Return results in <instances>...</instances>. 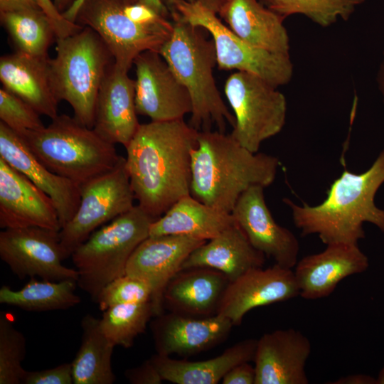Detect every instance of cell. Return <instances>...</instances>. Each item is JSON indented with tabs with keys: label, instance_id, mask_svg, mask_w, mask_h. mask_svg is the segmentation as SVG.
Listing matches in <instances>:
<instances>
[{
	"label": "cell",
	"instance_id": "6da1fadb",
	"mask_svg": "<svg viewBox=\"0 0 384 384\" xmlns=\"http://www.w3.org/2000/svg\"><path fill=\"white\" fill-rule=\"evenodd\" d=\"M198 130L183 119L140 124L126 148L135 200L154 219L191 194V154Z\"/></svg>",
	"mask_w": 384,
	"mask_h": 384
},
{
	"label": "cell",
	"instance_id": "7a4b0ae2",
	"mask_svg": "<svg viewBox=\"0 0 384 384\" xmlns=\"http://www.w3.org/2000/svg\"><path fill=\"white\" fill-rule=\"evenodd\" d=\"M384 183V148L364 172L345 169L327 191L325 200L316 206L283 202L292 211L294 225L302 236L316 234L326 245L336 243L358 245L365 238V223L384 233V209L375 197Z\"/></svg>",
	"mask_w": 384,
	"mask_h": 384
},
{
	"label": "cell",
	"instance_id": "3957f363",
	"mask_svg": "<svg viewBox=\"0 0 384 384\" xmlns=\"http://www.w3.org/2000/svg\"><path fill=\"white\" fill-rule=\"evenodd\" d=\"M280 165L277 157L254 153L231 135L199 131L191 154V195L219 210L231 213L248 188L270 186Z\"/></svg>",
	"mask_w": 384,
	"mask_h": 384
},
{
	"label": "cell",
	"instance_id": "277c9868",
	"mask_svg": "<svg viewBox=\"0 0 384 384\" xmlns=\"http://www.w3.org/2000/svg\"><path fill=\"white\" fill-rule=\"evenodd\" d=\"M173 31L159 53L189 92L192 110L189 124L198 131L210 130L215 124L225 132L233 128L235 118L223 100L215 84L213 68L217 64L214 42L207 39L203 28L169 13Z\"/></svg>",
	"mask_w": 384,
	"mask_h": 384
},
{
	"label": "cell",
	"instance_id": "5b68a950",
	"mask_svg": "<svg viewBox=\"0 0 384 384\" xmlns=\"http://www.w3.org/2000/svg\"><path fill=\"white\" fill-rule=\"evenodd\" d=\"M21 137L49 170L79 186L112 169L121 157L114 144L64 114Z\"/></svg>",
	"mask_w": 384,
	"mask_h": 384
},
{
	"label": "cell",
	"instance_id": "8992f818",
	"mask_svg": "<svg viewBox=\"0 0 384 384\" xmlns=\"http://www.w3.org/2000/svg\"><path fill=\"white\" fill-rule=\"evenodd\" d=\"M56 43V55L50 59V67L58 100L68 102L74 117L93 129L98 92L114 60L100 36L88 26Z\"/></svg>",
	"mask_w": 384,
	"mask_h": 384
},
{
	"label": "cell",
	"instance_id": "52a82bcc",
	"mask_svg": "<svg viewBox=\"0 0 384 384\" xmlns=\"http://www.w3.org/2000/svg\"><path fill=\"white\" fill-rule=\"evenodd\" d=\"M156 220L139 205L101 226L71 255L78 286L95 302L102 288L126 273L129 258Z\"/></svg>",
	"mask_w": 384,
	"mask_h": 384
},
{
	"label": "cell",
	"instance_id": "ba28073f",
	"mask_svg": "<svg viewBox=\"0 0 384 384\" xmlns=\"http://www.w3.org/2000/svg\"><path fill=\"white\" fill-rule=\"evenodd\" d=\"M169 12L210 33L220 70L252 73L276 87L288 84L293 75L289 55L272 53L246 43L218 18L217 14L196 1L162 0Z\"/></svg>",
	"mask_w": 384,
	"mask_h": 384
},
{
	"label": "cell",
	"instance_id": "9c48e42d",
	"mask_svg": "<svg viewBox=\"0 0 384 384\" xmlns=\"http://www.w3.org/2000/svg\"><path fill=\"white\" fill-rule=\"evenodd\" d=\"M224 92L235 118L230 135L257 153L266 139L279 134L287 116L284 95L250 73L236 71L226 80Z\"/></svg>",
	"mask_w": 384,
	"mask_h": 384
},
{
	"label": "cell",
	"instance_id": "30bf717a",
	"mask_svg": "<svg viewBox=\"0 0 384 384\" xmlns=\"http://www.w3.org/2000/svg\"><path fill=\"white\" fill-rule=\"evenodd\" d=\"M127 0H84L75 23L88 26L102 38L114 60V65L129 71L140 53L152 50L159 53L173 31V23L143 25L131 20L124 12Z\"/></svg>",
	"mask_w": 384,
	"mask_h": 384
},
{
	"label": "cell",
	"instance_id": "8fae6325",
	"mask_svg": "<svg viewBox=\"0 0 384 384\" xmlns=\"http://www.w3.org/2000/svg\"><path fill=\"white\" fill-rule=\"evenodd\" d=\"M134 200L122 156L112 169L82 184L77 211L59 231L64 260L99 227L131 210Z\"/></svg>",
	"mask_w": 384,
	"mask_h": 384
},
{
	"label": "cell",
	"instance_id": "7c38bea8",
	"mask_svg": "<svg viewBox=\"0 0 384 384\" xmlns=\"http://www.w3.org/2000/svg\"><path fill=\"white\" fill-rule=\"evenodd\" d=\"M0 257L20 279L78 280V272L63 265L59 231L40 227L0 232Z\"/></svg>",
	"mask_w": 384,
	"mask_h": 384
},
{
	"label": "cell",
	"instance_id": "4fadbf2b",
	"mask_svg": "<svg viewBox=\"0 0 384 384\" xmlns=\"http://www.w3.org/2000/svg\"><path fill=\"white\" fill-rule=\"evenodd\" d=\"M136 67L135 105L139 114L151 121L183 119L191 114L188 91L156 51L147 50L134 59Z\"/></svg>",
	"mask_w": 384,
	"mask_h": 384
},
{
	"label": "cell",
	"instance_id": "5bb4252c",
	"mask_svg": "<svg viewBox=\"0 0 384 384\" xmlns=\"http://www.w3.org/2000/svg\"><path fill=\"white\" fill-rule=\"evenodd\" d=\"M206 242L184 235L149 236L136 248L125 274L149 285L154 316L163 313V296L169 281L181 270L189 255Z\"/></svg>",
	"mask_w": 384,
	"mask_h": 384
},
{
	"label": "cell",
	"instance_id": "9a60e30c",
	"mask_svg": "<svg viewBox=\"0 0 384 384\" xmlns=\"http://www.w3.org/2000/svg\"><path fill=\"white\" fill-rule=\"evenodd\" d=\"M264 188L256 186L245 191L231 214L256 250L275 264L292 269L297 263L299 241L291 230L274 220L265 202Z\"/></svg>",
	"mask_w": 384,
	"mask_h": 384
},
{
	"label": "cell",
	"instance_id": "2e32d148",
	"mask_svg": "<svg viewBox=\"0 0 384 384\" xmlns=\"http://www.w3.org/2000/svg\"><path fill=\"white\" fill-rule=\"evenodd\" d=\"M297 296L299 289L292 269L274 263L266 269H252L230 282L217 314L228 318L233 326H238L252 309Z\"/></svg>",
	"mask_w": 384,
	"mask_h": 384
},
{
	"label": "cell",
	"instance_id": "e0dca14e",
	"mask_svg": "<svg viewBox=\"0 0 384 384\" xmlns=\"http://www.w3.org/2000/svg\"><path fill=\"white\" fill-rule=\"evenodd\" d=\"M233 323L215 314L197 317L174 311L156 316L151 330L156 353L188 357L208 351L223 342Z\"/></svg>",
	"mask_w": 384,
	"mask_h": 384
},
{
	"label": "cell",
	"instance_id": "ac0fdd59",
	"mask_svg": "<svg viewBox=\"0 0 384 384\" xmlns=\"http://www.w3.org/2000/svg\"><path fill=\"white\" fill-rule=\"evenodd\" d=\"M0 227H40L60 231L51 198L0 158Z\"/></svg>",
	"mask_w": 384,
	"mask_h": 384
},
{
	"label": "cell",
	"instance_id": "d6986e66",
	"mask_svg": "<svg viewBox=\"0 0 384 384\" xmlns=\"http://www.w3.org/2000/svg\"><path fill=\"white\" fill-rule=\"evenodd\" d=\"M0 158L51 198L61 228L73 218L80 201V186L49 170L33 154L24 139L1 122Z\"/></svg>",
	"mask_w": 384,
	"mask_h": 384
},
{
	"label": "cell",
	"instance_id": "ffe728a7",
	"mask_svg": "<svg viewBox=\"0 0 384 384\" xmlns=\"http://www.w3.org/2000/svg\"><path fill=\"white\" fill-rule=\"evenodd\" d=\"M311 351L310 341L297 329L263 334L253 361L255 384H308L305 366Z\"/></svg>",
	"mask_w": 384,
	"mask_h": 384
},
{
	"label": "cell",
	"instance_id": "44dd1931",
	"mask_svg": "<svg viewBox=\"0 0 384 384\" xmlns=\"http://www.w3.org/2000/svg\"><path fill=\"white\" fill-rule=\"evenodd\" d=\"M368 267V258L358 245L336 243L304 256L296 264L294 273L299 296L317 299L329 296L339 282L364 272Z\"/></svg>",
	"mask_w": 384,
	"mask_h": 384
},
{
	"label": "cell",
	"instance_id": "7402d4cb",
	"mask_svg": "<svg viewBox=\"0 0 384 384\" xmlns=\"http://www.w3.org/2000/svg\"><path fill=\"white\" fill-rule=\"evenodd\" d=\"M137 114L135 80L114 63L98 92L93 129L107 142L127 147L140 125Z\"/></svg>",
	"mask_w": 384,
	"mask_h": 384
},
{
	"label": "cell",
	"instance_id": "603a6c76",
	"mask_svg": "<svg viewBox=\"0 0 384 384\" xmlns=\"http://www.w3.org/2000/svg\"><path fill=\"white\" fill-rule=\"evenodd\" d=\"M50 59L18 51L2 55L0 80L3 87L52 119L58 114L59 100L53 84Z\"/></svg>",
	"mask_w": 384,
	"mask_h": 384
},
{
	"label": "cell",
	"instance_id": "cb8c5ba5",
	"mask_svg": "<svg viewBox=\"0 0 384 384\" xmlns=\"http://www.w3.org/2000/svg\"><path fill=\"white\" fill-rule=\"evenodd\" d=\"M230 282L223 273L212 268L181 270L165 288L164 306L193 316L215 315Z\"/></svg>",
	"mask_w": 384,
	"mask_h": 384
},
{
	"label": "cell",
	"instance_id": "d4e9b609",
	"mask_svg": "<svg viewBox=\"0 0 384 384\" xmlns=\"http://www.w3.org/2000/svg\"><path fill=\"white\" fill-rule=\"evenodd\" d=\"M218 14L235 34L250 45L289 55V37L283 24L284 18L259 0H230Z\"/></svg>",
	"mask_w": 384,
	"mask_h": 384
},
{
	"label": "cell",
	"instance_id": "484cf974",
	"mask_svg": "<svg viewBox=\"0 0 384 384\" xmlns=\"http://www.w3.org/2000/svg\"><path fill=\"white\" fill-rule=\"evenodd\" d=\"M265 259L235 222L194 250L181 270L209 267L223 273L233 282L252 269L263 267Z\"/></svg>",
	"mask_w": 384,
	"mask_h": 384
},
{
	"label": "cell",
	"instance_id": "4316f807",
	"mask_svg": "<svg viewBox=\"0 0 384 384\" xmlns=\"http://www.w3.org/2000/svg\"><path fill=\"white\" fill-rule=\"evenodd\" d=\"M257 343V339H245L218 356L201 361L177 360L157 353L151 360L163 380L175 384H216L236 365L253 361Z\"/></svg>",
	"mask_w": 384,
	"mask_h": 384
},
{
	"label": "cell",
	"instance_id": "83f0119b",
	"mask_svg": "<svg viewBox=\"0 0 384 384\" xmlns=\"http://www.w3.org/2000/svg\"><path fill=\"white\" fill-rule=\"evenodd\" d=\"M235 223L231 213L206 205L190 194L152 222L149 236L184 235L207 241Z\"/></svg>",
	"mask_w": 384,
	"mask_h": 384
},
{
	"label": "cell",
	"instance_id": "f1b7e54d",
	"mask_svg": "<svg viewBox=\"0 0 384 384\" xmlns=\"http://www.w3.org/2000/svg\"><path fill=\"white\" fill-rule=\"evenodd\" d=\"M82 339L74 358V384H112L115 375L112 366L114 345L100 329L99 319L85 315L81 321Z\"/></svg>",
	"mask_w": 384,
	"mask_h": 384
},
{
	"label": "cell",
	"instance_id": "f546056e",
	"mask_svg": "<svg viewBox=\"0 0 384 384\" xmlns=\"http://www.w3.org/2000/svg\"><path fill=\"white\" fill-rule=\"evenodd\" d=\"M77 281H51L32 277L21 289H12L3 285L0 289V303L29 311L67 309L80 302L75 293Z\"/></svg>",
	"mask_w": 384,
	"mask_h": 384
},
{
	"label": "cell",
	"instance_id": "4dcf8cb0",
	"mask_svg": "<svg viewBox=\"0 0 384 384\" xmlns=\"http://www.w3.org/2000/svg\"><path fill=\"white\" fill-rule=\"evenodd\" d=\"M2 26L18 52L34 56H48L56 36L51 22L40 8H25L0 12Z\"/></svg>",
	"mask_w": 384,
	"mask_h": 384
},
{
	"label": "cell",
	"instance_id": "1f68e13d",
	"mask_svg": "<svg viewBox=\"0 0 384 384\" xmlns=\"http://www.w3.org/2000/svg\"><path fill=\"white\" fill-rule=\"evenodd\" d=\"M154 316L151 302L122 304L103 311L99 324L104 335L114 345L130 348L135 338L144 333Z\"/></svg>",
	"mask_w": 384,
	"mask_h": 384
},
{
	"label": "cell",
	"instance_id": "d6a6232c",
	"mask_svg": "<svg viewBox=\"0 0 384 384\" xmlns=\"http://www.w3.org/2000/svg\"><path fill=\"white\" fill-rule=\"evenodd\" d=\"M264 6L285 18L302 14L321 27H329L338 18L346 21L365 0H259Z\"/></svg>",
	"mask_w": 384,
	"mask_h": 384
},
{
	"label": "cell",
	"instance_id": "836d02e7",
	"mask_svg": "<svg viewBox=\"0 0 384 384\" xmlns=\"http://www.w3.org/2000/svg\"><path fill=\"white\" fill-rule=\"evenodd\" d=\"M26 353L24 335L17 330L9 316L0 314V384L22 383L26 370L22 362Z\"/></svg>",
	"mask_w": 384,
	"mask_h": 384
},
{
	"label": "cell",
	"instance_id": "e575fe53",
	"mask_svg": "<svg viewBox=\"0 0 384 384\" xmlns=\"http://www.w3.org/2000/svg\"><path fill=\"white\" fill-rule=\"evenodd\" d=\"M151 297V289L146 282L125 274L105 285L95 302L104 311L118 304L149 302Z\"/></svg>",
	"mask_w": 384,
	"mask_h": 384
},
{
	"label": "cell",
	"instance_id": "d590c367",
	"mask_svg": "<svg viewBox=\"0 0 384 384\" xmlns=\"http://www.w3.org/2000/svg\"><path fill=\"white\" fill-rule=\"evenodd\" d=\"M38 113L20 97L6 90L0 89V119L6 126L20 136L43 129L45 126Z\"/></svg>",
	"mask_w": 384,
	"mask_h": 384
},
{
	"label": "cell",
	"instance_id": "8d00e7d4",
	"mask_svg": "<svg viewBox=\"0 0 384 384\" xmlns=\"http://www.w3.org/2000/svg\"><path fill=\"white\" fill-rule=\"evenodd\" d=\"M23 384H72L73 376L72 365L69 363L54 368L38 371H26Z\"/></svg>",
	"mask_w": 384,
	"mask_h": 384
},
{
	"label": "cell",
	"instance_id": "74e56055",
	"mask_svg": "<svg viewBox=\"0 0 384 384\" xmlns=\"http://www.w3.org/2000/svg\"><path fill=\"white\" fill-rule=\"evenodd\" d=\"M37 1L50 19L56 39L73 35L82 28L83 26L65 18L55 6L53 0H37Z\"/></svg>",
	"mask_w": 384,
	"mask_h": 384
},
{
	"label": "cell",
	"instance_id": "f35d334b",
	"mask_svg": "<svg viewBox=\"0 0 384 384\" xmlns=\"http://www.w3.org/2000/svg\"><path fill=\"white\" fill-rule=\"evenodd\" d=\"M125 377L132 384H161L164 381L151 358L137 367L127 369Z\"/></svg>",
	"mask_w": 384,
	"mask_h": 384
},
{
	"label": "cell",
	"instance_id": "ab89813d",
	"mask_svg": "<svg viewBox=\"0 0 384 384\" xmlns=\"http://www.w3.org/2000/svg\"><path fill=\"white\" fill-rule=\"evenodd\" d=\"M124 12L131 20L143 25L159 23L167 20L151 8L139 2H127L124 6Z\"/></svg>",
	"mask_w": 384,
	"mask_h": 384
},
{
	"label": "cell",
	"instance_id": "60d3db41",
	"mask_svg": "<svg viewBox=\"0 0 384 384\" xmlns=\"http://www.w3.org/2000/svg\"><path fill=\"white\" fill-rule=\"evenodd\" d=\"M255 366L244 362L232 368L223 378V384H255Z\"/></svg>",
	"mask_w": 384,
	"mask_h": 384
},
{
	"label": "cell",
	"instance_id": "b9f144b4",
	"mask_svg": "<svg viewBox=\"0 0 384 384\" xmlns=\"http://www.w3.org/2000/svg\"><path fill=\"white\" fill-rule=\"evenodd\" d=\"M36 7H40L37 0H0V12Z\"/></svg>",
	"mask_w": 384,
	"mask_h": 384
},
{
	"label": "cell",
	"instance_id": "7bdbcfd3",
	"mask_svg": "<svg viewBox=\"0 0 384 384\" xmlns=\"http://www.w3.org/2000/svg\"><path fill=\"white\" fill-rule=\"evenodd\" d=\"M333 384H376V378L365 374H353L343 376L334 382Z\"/></svg>",
	"mask_w": 384,
	"mask_h": 384
},
{
	"label": "cell",
	"instance_id": "ee69618b",
	"mask_svg": "<svg viewBox=\"0 0 384 384\" xmlns=\"http://www.w3.org/2000/svg\"><path fill=\"white\" fill-rule=\"evenodd\" d=\"M190 2H194L196 0H188ZM139 3L146 5L151 8L162 16L167 17L169 15V10L162 0H139Z\"/></svg>",
	"mask_w": 384,
	"mask_h": 384
},
{
	"label": "cell",
	"instance_id": "f6af8a7d",
	"mask_svg": "<svg viewBox=\"0 0 384 384\" xmlns=\"http://www.w3.org/2000/svg\"><path fill=\"white\" fill-rule=\"evenodd\" d=\"M230 0H196L201 6L205 9L218 14L220 9Z\"/></svg>",
	"mask_w": 384,
	"mask_h": 384
},
{
	"label": "cell",
	"instance_id": "bcb514c9",
	"mask_svg": "<svg viewBox=\"0 0 384 384\" xmlns=\"http://www.w3.org/2000/svg\"><path fill=\"white\" fill-rule=\"evenodd\" d=\"M127 1L130 3H137L139 1V0ZM83 1L84 0H77L67 11L62 14L63 17L70 22L75 23L78 11Z\"/></svg>",
	"mask_w": 384,
	"mask_h": 384
},
{
	"label": "cell",
	"instance_id": "7dc6e473",
	"mask_svg": "<svg viewBox=\"0 0 384 384\" xmlns=\"http://www.w3.org/2000/svg\"><path fill=\"white\" fill-rule=\"evenodd\" d=\"M376 82L378 85V88L382 96L383 102L384 105V50L383 52L382 60L380 63L376 75Z\"/></svg>",
	"mask_w": 384,
	"mask_h": 384
},
{
	"label": "cell",
	"instance_id": "c3c4849f",
	"mask_svg": "<svg viewBox=\"0 0 384 384\" xmlns=\"http://www.w3.org/2000/svg\"><path fill=\"white\" fill-rule=\"evenodd\" d=\"M77 0H53L58 11L63 14L67 11Z\"/></svg>",
	"mask_w": 384,
	"mask_h": 384
},
{
	"label": "cell",
	"instance_id": "681fc988",
	"mask_svg": "<svg viewBox=\"0 0 384 384\" xmlns=\"http://www.w3.org/2000/svg\"><path fill=\"white\" fill-rule=\"evenodd\" d=\"M376 384H384V366L380 370L378 374Z\"/></svg>",
	"mask_w": 384,
	"mask_h": 384
}]
</instances>
